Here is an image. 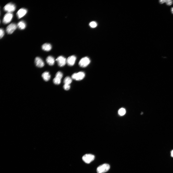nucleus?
Segmentation results:
<instances>
[{"mask_svg": "<svg viewBox=\"0 0 173 173\" xmlns=\"http://www.w3.org/2000/svg\"><path fill=\"white\" fill-rule=\"evenodd\" d=\"M43 80L46 81H48L50 79V76L49 72H45L43 73L42 75Z\"/></svg>", "mask_w": 173, "mask_h": 173, "instance_id": "obj_14", "label": "nucleus"}, {"mask_svg": "<svg viewBox=\"0 0 173 173\" xmlns=\"http://www.w3.org/2000/svg\"><path fill=\"white\" fill-rule=\"evenodd\" d=\"M0 38H2L3 37V36L4 34V31L3 30V29L2 28H0Z\"/></svg>", "mask_w": 173, "mask_h": 173, "instance_id": "obj_23", "label": "nucleus"}, {"mask_svg": "<svg viewBox=\"0 0 173 173\" xmlns=\"http://www.w3.org/2000/svg\"><path fill=\"white\" fill-rule=\"evenodd\" d=\"M63 87L64 89L66 90H69L70 88V86L69 85L64 84Z\"/></svg>", "mask_w": 173, "mask_h": 173, "instance_id": "obj_22", "label": "nucleus"}, {"mask_svg": "<svg viewBox=\"0 0 173 173\" xmlns=\"http://www.w3.org/2000/svg\"><path fill=\"white\" fill-rule=\"evenodd\" d=\"M17 27V26L15 24L11 23L7 27L6 29V32L9 34H11L16 29Z\"/></svg>", "mask_w": 173, "mask_h": 173, "instance_id": "obj_8", "label": "nucleus"}, {"mask_svg": "<svg viewBox=\"0 0 173 173\" xmlns=\"http://www.w3.org/2000/svg\"><path fill=\"white\" fill-rule=\"evenodd\" d=\"M76 59V57L74 55L69 56L66 60V62L69 66H73L74 64Z\"/></svg>", "mask_w": 173, "mask_h": 173, "instance_id": "obj_9", "label": "nucleus"}, {"mask_svg": "<svg viewBox=\"0 0 173 173\" xmlns=\"http://www.w3.org/2000/svg\"><path fill=\"white\" fill-rule=\"evenodd\" d=\"M63 76L62 73L60 71H58L56 74L55 77H57L61 79Z\"/></svg>", "mask_w": 173, "mask_h": 173, "instance_id": "obj_20", "label": "nucleus"}, {"mask_svg": "<svg viewBox=\"0 0 173 173\" xmlns=\"http://www.w3.org/2000/svg\"><path fill=\"white\" fill-rule=\"evenodd\" d=\"M171 11L172 13L173 14V7L171 8Z\"/></svg>", "mask_w": 173, "mask_h": 173, "instance_id": "obj_25", "label": "nucleus"}, {"mask_svg": "<svg viewBox=\"0 0 173 173\" xmlns=\"http://www.w3.org/2000/svg\"><path fill=\"white\" fill-rule=\"evenodd\" d=\"M118 112V113L120 115L122 116L124 115L125 114L126 111L124 109L122 108L119 110Z\"/></svg>", "mask_w": 173, "mask_h": 173, "instance_id": "obj_19", "label": "nucleus"}, {"mask_svg": "<svg viewBox=\"0 0 173 173\" xmlns=\"http://www.w3.org/2000/svg\"><path fill=\"white\" fill-rule=\"evenodd\" d=\"M90 62L89 58L87 57L82 58L79 63V65L82 67H85L87 66Z\"/></svg>", "mask_w": 173, "mask_h": 173, "instance_id": "obj_3", "label": "nucleus"}, {"mask_svg": "<svg viewBox=\"0 0 173 173\" xmlns=\"http://www.w3.org/2000/svg\"><path fill=\"white\" fill-rule=\"evenodd\" d=\"M171 156L173 157V150L171 152Z\"/></svg>", "mask_w": 173, "mask_h": 173, "instance_id": "obj_24", "label": "nucleus"}, {"mask_svg": "<svg viewBox=\"0 0 173 173\" xmlns=\"http://www.w3.org/2000/svg\"><path fill=\"white\" fill-rule=\"evenodd\" d=\"M42 49L46 51H49L51 50L52 48L51 45L49 43H45L42 46Z\"/></svg>", "mask_w": 173, "mask_h": 173, "instance_id": "obj_13", "label": "nucleus"}, {"mask_svg": "<svg viewBox=\"0 0 173 173\" xmlns=\"http://www.w3.org/2000/svg\"><path fill=\"white\" fill-rule=\"evenodd\" d=\"M17 26L19 29L21 30H23L25 28L26 24L24 21H21L18 23Z\"/></svg>", "mask_w": 173, "mask_h": 173, "instance_id": "obj_15", "label": "nucleus"}, {"mask_svg": "<svg viewBox=\"0 0 173 173\" xmlns=\"http://www.w3.org/2000/svg\"><path fill=\"white\" fill-rule=\"evenodd\" d=\"M27 10L25 9L21 8L19 9L17 13V15L19 19L24 16L27 13Z\"/></svg>", "mask_w": 173, "mask_h": 173, "instance_id": "obj_10", "label": "nucleus"}, {"mask_svg": "<svg viewBox=\"0 0 173 173\" xmlns=\"http://www.w3.org/2000/svg\"><path fill=\"white\" fill-rule=\"evenodd\" d=\"M4 10L9 13H11L16 9L15 5L12 3H9L6 4L4 7Z\"/></svg>", "mask_w": 173, "mask_h": 173, "instance_id": "obj_5", "label": "nucleus"}, {"mask_svg": "<svg viewBox=\"0 0 173 173\" xmlns=\"http://www.w3.org/2000/svg\"><path fill=\"white\" fill-rule=\"evenodd\" d=\"M72 81L71 78L69 76L66 77L64 80L63 82L64 84L69 85Z\"/></svg>", "mask_w": 173, "mask_h": 173, "instance_id": "obj_16", "label": "nucleus"}, {"mask_svg": "<svg viewBox=\"0 0 173 173\" xmlns=\"http://www.w3.org/2000/svg\"><path fill=\"white\" fill-rule=\"evenodd\" d=\"M95 158L94 156L90 154H86L82 157L83 161L86 163H89L93 161Z\"/></svg>", "mask_w": 173, "mask_h": 173, "instance_id": "obj_4", "label": "nucleus"}, {"mask_svg": "<svg viewBox=\"0 0 173 173\" xmlns=\"http://www.w3.org/2000/svg\"><path fill=\"white\" fill-rule=\"evenodd\" d=\"M85 75V73L83 72H80L73 74L71 77L72 79L76 80H80L83 79Z\"/></svg>", "mask_w": 173, "mask_h": 173, "instance_id": "obj_2", "label": "nucleus"}, {"mask_svg": "<svg viewBox=\"0 0 173 173\" xmlns=\"http://www.w3.org/2000/svg\"><path fill=\"white\" fill-rule=\"evenodd\" d=\"M159 3L161 4H162L164 2H166L167 5L168 6L171 5L173 3V1L172 0H159Z\"/></svg>", "mask_w": 173, "mask_h": 173, "instance_id": "obj_17", "label": "nucleus"}, {"mask_svg": "<svg viewBox=\"0 0 173 173\" xmlns=\"http://www.w3.org/2000/svg\"><path fill=\"white\" fill-rule=\"evenodd\" d=\"M110 168V166L107 164H104L100 165L97 168L98 173H104L107 171Z\"/></svg>", "mask_w": 173, "mask_h": 173, "instance_id": "obj_1", "label": "nucleus"}, {"mask_svg": "<svg viewBox=\"0 0 173 173\" xmlns=\"http://www.w3.org/2000/svg\"><path fill=\"white\" fill-rule=\"evenodd\" d=\"M13 15L11 13L8 12L4 16L3 19V23L6 24L9 23L12 20Z\"/></svg>", "mask_w": 173, "mask_h": 173, "instance_id": "obj_6", "label": "nucleus"}, {"mask_svg": "<svg viewBox=\"0 0 173 173\" xmlns=\"http://www.w3.org/2000/svg\"><path fill=\"white\" fill-rule=\"evenodd\" d=\"M46 61L48 64L51 66L53 65L55 62L54 58L51 56H49L47 58Z\"/></svg>", "mask_w": 173, "mask_h": 173, "instance_id": "obj_12", "label": "nucleus"}, {"mask_svg": "<svg viewBox=\"0 0 173 173\" xmlns=\"http://www.w3.org/2000/svg\"><path fill=\"white\" fill-rule=\"evenodd\" d=\"M90 26L92 28H94L96 27L97 24L96 23L95 21H92L89 24Z\"/></svg>", "mask_w": 173, "mask_h": 173, "instance_id": "obj_21", "label": "nucleus"}, {"mask_svg": "<svg viewBox=\"0 0 173 173\" xmlns=\"http://www.w3.org/2000/svg\"><path fill=\"white\" fill-rule=\"evenodd\" d=\"M58 65L60 67L64 66L66 63V60L63 56H58L56 60Z\"/></svg>", "mask_w": 173, "mask_h": 173, "instance_id": "obj_7", "label": "nucleus"}, {"mask_svg": "<svg viewBox=\"0 0 173 173\" xmlns=\"http://www.w3.org/2000/svg\"><path fill=\"white\" fill-rule=\"evenodd\" d=\"M35 62L36 65L38 67L42 68L44 66V63L43 61L39 57H36L35 59Z\"/></svg>", "mask_w": 173, "mask_h": 173, "instance_id": "obj_11", "label": "nucleus"}, {"mask_svg": "<svg viewBox=\"0 0 173 173\" xmlns=\"http://www.w3.org/2000/svg\"><path fill=\"white\" fill-rule=\"evenodd\" d=\"M61 80L58 78L55 77L53 79V82L55 84L59 85L61 83Z\"/></svg>", "mask_w": 173, "mask_h": 173, "instance_id": "obj_18", "label": "nucleus"}]
</instances>
